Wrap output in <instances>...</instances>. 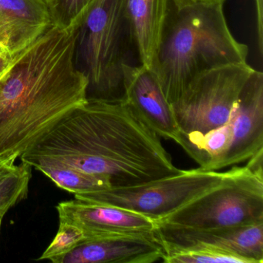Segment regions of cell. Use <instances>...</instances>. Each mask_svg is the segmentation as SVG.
Segmentation results:
<instances>
[{
	"mask_svg": "<svg viewBox=\"0 0 263 263\" xmlns=\"http://www.w3.org/2000/svg\"><path fill=\"white\" fill-rule=\"evenodd\" d=\"M10 57H7V58H0V73H2L3 70L5 68L7 64H8L9 61H10Z\"/></svg>",
	"mask_w": 263,
	"mask_h": 263,
	"instance_id": "23",
	"label": "cell"
},
{
	"mask_svg": "<svg viewBox=\"0 0 263 263\" xmlns=\"http://www.w3.org/2000/svg\"><path fill=\"white\" fill-rule=\"evenodd\" d=\"M157 223L155 236L167 249L207 248L263 262V223L238 227H180Z\"/></svg>",
	"mask_w": 263,
	"mask_h": 263,
	"instance_id": "8",
	"label": "cell"
},
{
	"mask_svg": "<svg viewBox=\"0 0 263 263\" xmlns=\"http://www.w3.org/2000/svg\"><path fill=\"white\" fill-rule=\"evenodd\" d=\"M232 141L223 168L249 160L263 148V74L251 73L232 111Z\"/></svg>",
	"mask_w": 263,
	"mask_h": 263,
	"instance_id": "10",
	"label": "cell"
},
{
	"mask_svg": "<svg viewBox=\"0 0 263 263\" xmlns=\"http://www.w3.org/2000/svg\"><path fill=\"white\" fill-rule=\"evenodd\" d=\"M77 28L48 29L0 73V157L16 160L88 98L75 62Z\"/></svg>",
	"mask_w": 263,
	"mask_h": 263,
	"instance_id": "2",
	"label": "cell"
},
{
	"mask_svg": "<svg viewBox=\"0 0 263 263\" xmlns=\"http://www.w3.org/2000/svg\"><path fill=\"white\" fill-rule=\"evenodd\" d=\"M53 27L77 28L96 0H46Z\"/></svg>",
	"mask_w": 263,
	"mask_h": 263,
	"instance_id": "18",
	"label": "cell"
},
{
	"mask_svg": "<svg viewBox=\"0 0 263 263\" xmlns=\"http://www.w3.org/2000/svg\"><path fill=\"white\" fill-rule=\"evenodd\" d=\"M75 62L88 80V98L125 101L143 66L125 0H96L77 27Z\"/></svg>",
	"mask_w": 263,
	"mask_h": 263,
	"instance_id": "4",
	"label": "cell"
},
{
	"mask_svg": "<svg viewBox=\"0 0 263 263\" xmlns=\"http://www.w3.org/2000/svg\"><path fill=\"white\" fill-rule=\"evenodd\" d=\"M230 173L202 167L128 187H110L75 198L138 212L158 221L224 182Z\"/></svg>",
	"mask_w": 263,
	"mask_h": 263,
	"instance_id": "7",
	"label": "cell"
},
{
	"mask_svg": "<svg viewBox=\"0 0 263 263\" xmlns=\"http://www.w3.org/2000/svg\"><path fill=\"white\" fill-rule=\"evenodd\" d=\"M85 240L84 232L77 226L60 222L56 236L38 260H49L58 263L64 255L71 252Z\"/></svg>",
	"mask_w": 263,
	"mask_h": 263,
	"instance_id": "19",
	"label": "cell"
},
{
	"mask_svg": "<svg viewBox=\"0 0 263 263\" xmlns=\"http://www.w3.org/2000/svg\"><path fill=\"white\" fill-rule=\"evenodd\" d=\"M15 162L16 160L0 157V181L9 176L16 170L17 165H16Z\"/></svg>",
	"mask_w": 263,
	"mask_h": 263,
	"instance_id": "22",
	"label": "cell"
},
{
	"mask_svg": "<svg viewBox=\"0 0 263 263\" xmlns=\"http://www.w3.org/2000/svg\"><path fill=\"white\" fill-rule=\"evenodd\" d=\"M2 218H0V229H1V224H2Z\"/></svg>",
	"mask_w": 263,
	"mask_h": 263,
	"instance_id": "26",
	"label": "cell"
},
{
	"mask_svg": "<svg viewBox=\"0 0 263 263\" xmlns=\"http://www.w3.org/2000/svg\"><path fill=\"white\" fill-rule=\"evenodd\" d=\"M60 222L81 229L85 240L119 235H155V220L133 211L75 198L57 206Z\"/></svg>",
	"mask_w": 263,
	"mask_h": 263,
	"instance_id": "9",
	"label": "cell"
},
{
	"mask_svg": "<svg viewBox=\"0 0 263 263\" xmlns=\"http://www.w3.org/2000/svg\"><path fill=\"white\" fill-rule=\"evenodd\" d=\"M198 1H204V2H221V3H224V0H198Z\"/></svg>",
	"mask_w": 263,
	"mask_h": 263,
	"instance_id": "25",
	"label": "cell"
},
{
	"mask_svg": "<svg viewBox=\"0 0 263 263\" xmlns=\"http://www.w3.org/2000/svg\"><path fill=\"white\" fill-rule=\"evenodd\" d=\"M31 178V167L23 163L0 181V218L27 197Z\"/></svg>",
	"mask_w": 263,
	"mask_h": 263,
	"instance_id": "16",
	"label": "cell"
},
{
	"mask_svg": "<svg viewBox=\"0 0 263 263\" xmlns=\"http://www.w3.org/2000/svg\"><path fill=\"white\" fill-rule=\"evenodd\" d=\"M159 138L126 100L88 98L21 158L61 163L128 187L182 172Z\"/></svg>",
	"mask_w": 263,
	"mask_h": 263,
	"instance_id": "1",
	"label": "cell"
},
{
	"mask_svg": "<svg viewBox=\"0 0 263 263\" xmlns=\"http://www.w3.org/2000/svg\"><path fill=\"white\" fill-rule=\"evenodd\" d=\"M262 161L263 148H261L249 158V162L246 167L255 175L263 178Z\"/></svg>",
	"mask_w": 263,
	"mask_h": 263,
	"instance_id": "20",
	"label": "cell"
},
{
	"mask_svg": "<svg viewBox=\"0 0 263 263\" xmlns=\"http://www.w3.org/2000/svg\"><path fill=\"white\" fill-rule=\"evenodd\" d=\"M249 48L235 39L223 3L169 0L159 47L149 70L169 104H175L203 73L247 63Z\"/></svg>",
	"mask_w": 263,
	"mask_h": 263,
	"instance_id": "3",
	"label": "cell"
},
{
	"mask_svg": "<svg viewBox=\"0 0 263 263\" xmlns=\"http://www.w3.org/2000/svg\"><path fill=\"white\" fill-rule=\"evenodd\" d=\"M164 249L155 235H119L84 240L58 263H152Z\"/></svg>",
	"mask_w": 263,
	"mask_h": 263,
	"instance_id": "11",
	"label": "cell"
},
{
	"mask_svg": "<svg viewBox=\"0 0 263 263\" xmlns=\"http://www.w3.org/2000/svg\"><path fill=\"white\" fill-rule=\"evenodd\" d=\"M125 100L158 136L178 142L180 132L172 105L149 69L142 66L135 73L126 91Z\"/></svg>",
	"mask_w": 263,
	"mask_h": 263,
	"instance_id": "13",
	"label": "cell"
},
{
	"mask_svg": "<svg viewBox=\"0 0 263 263\" xmlns=\"http://www.w3.org/2000/svg\"><path fill=\"white\" fill-rule=\"evenodd\" d=\"M253 70L247 63L213 69L197 78L172 104L180 132L178 144L187 155L204 135L229 122Z\"/></svg>",
	"mask_w": 263,
	"mask_h": 263,
	"instance_id": "5",
	"label": "cell"
},
{
	"mask_svg": "<svg viewBox=\"0 0 263 263\" xmlns=\"http://www.w3.org/2000/svg\"><path fill=\"white\" fill-rule=\"evenodd\" d=\"M169 0H125L141 64L150 68L159 47Z\"/></svg>",
	"mask_w": 263,
	"mask_h": 263,
	"instance_id": "14",
	"label": "cell"
},
{
	"mask_svg": "<svg viewBox=\"0 0 263 263\" xmlns=\"http://www.w3.org/2000/svg\"><path fill=\"white\" fill-rule=\"evenodd\" d=\"M156 222L198 229L263 223V178L234 167L224 182Z\"/></svg>",
	"mask_w": 263,
	"mask_h": 263,
	"instance_id": "6",
	"label": "cell"
},
{
	"mask_svg": "<svg viewBox=\"0 0 263 263\" xmlns=\"http://www.w3.org/2000/svg\"><path fill=\"white\" fill-rule=\"evenodd\" d=\"M7 57H10V55L9 54L6 49L3 47L2 44H0V58H7Z\"/></svg>",
	"mask_w": 263,
	"mask_h": 263,
	"instance_id": "24",
	"label": "cell"
},
{
	"mask_svg": "<svg viewBox=\"0 0 263 263\" xmlns=\"http://www.w3.org/2000/svg\"><path fill=\"white\" fill-rule=\"evenodd\" d=\"M52 26L46 0H0V44L10 56L28 47Z\"/></svg>",
	"mask_w": 263,
	"mask_h": 263,
	"instance_id": "12",
	"label": "cell"
},
{
	"mask_svg": "<svg viewBox=\"0 0 263 263\" xmlns=\"http://www.w3.org/2000/svg\"><path fill=\"white\" fill-rule=\"evenodd\" d=\"M27 164L42 172L58 187L74 195L93 193L111 187L105 177L82 172L61 163L36 160Z\"/></svg>",
	"mask_w": 263,
	"mask_h": 263,
	"instance_id": "15",
	"label": "cell"
},
{
	"mask_svg": "<svg viewBox=\"0 0 263 263\" xmlns=\"http://www.w3.org/2000/svg\"><path fill=\"white\" fill-rule=\"evenodd\" d=\"M163 262L166 263H252L248 258L207 248L167 249Z\"/></svg>",
	"mask_w": 263,
	"mask_h": 263,
	"instance_id": "17",
	"label": "cell"
},
{
	"mask_svg": "<svg viewBox=\"0 0 263 263\" xmlns=\"http://www.w3.org/2000/svg\"><path fill=\"white\" fill-rule=\"evenodd\" d=\"M256 4V13H257V26H258V47H259V51L261 54H262V43H263V10H262V0H255Z\"/></svg>",
	"mask_w": 263,
	"mask_h": 263,
	"instance_id": "21",
	"label": "cell"
}]
</instances>
